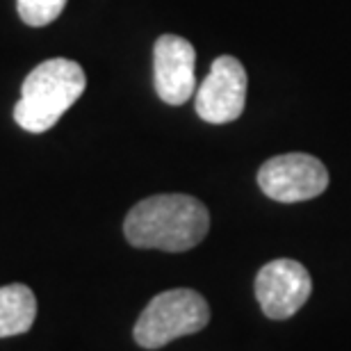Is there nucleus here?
<instances>
[{
    "label": "nucleus",
    "instance_id": "f257e3e1",
    "mask_svg": "<svg viewBox=\"0 0 351 351\" xmlns=\"http://www.w3.org/2000/svg\"><path fill=\"white\" fill-rule=\"evenodd\" d=\"M210 215L199 199L187 194H156L139 201L123 221L132 247L169 254L194 249L208 235Z\"/></svg>",
    "mask_w": 351,
    "mask_h": 351
},
{
    "label": "nucleus",
    "instance_id": "f03ea898",
    "mask_svg": "<svg viewBox=\"0 0 351 351\" xmlns=\"http://www.w3.org/2000/svg\"><path fill=\"white\" fill-rule=\"evenodd\" d=\"M87 87L85 71L78 62L53 58L34 66L23 80L14 119L27 132L51 130L60 117L82 96Z\"/></svg>",
    "mask_w": 351,
    "mask_h": 351
},
{
    "label": "nucleus",
    "instance_id": "7ed1b4c3",
    "mask_svg": "<svg viewBox=\"0 0 351 351\" xmlns=\"http://www.w3.org/2000/svg\"><path fill=\"white\" fill-rule=\"evenodd\" d=\"M210 322V306L199 292L178 287L160 292L144 308L135 324V342L144 349H160L182 335L199 333Z\"/></svg>",
    "mask_w": 351,
    "mask_h": 351
},
{
    "label": "nucleus",
    "instance_id": "20e7f679",
    "mask_svg": "<svg viewBox=\"0 0 351 351\" xmlns=\"http://www.w3.org/2000/svg\"><path fill=\"white\" fill-rule=\"evenodd\" d=\"M258 185L278 203H299L319 196L328 187V171L317 158L306 153L276 156L261 167Z\"/></svg>",
    "mask_w": 351,
    "mask_h": 351
},
{
    "label": "nucleus",
    "instance_id": "39448f33",
    "mask_svg": "<svg viewBox=\"0 0 351 351\" xmlns=\"http://www.w3.org/2000/svg\"><path fill=\"white\" fill-rule=\"evenodd\" d=\"M247 71L242 62L221 55L213 62L208 78L196 89V114L208 123H230L244 112Z\"/></svg>",
    "mask_w": 351,
    "mask_h": 351
},
{
    "label": "nucleus",
    "instance_id": "423d86ee",
    "mask_svg": "<svg viewBox=\"0 0 351 351\" xmlns=\"http://www.w3.org/2000/svg\"><path fill=\"white\" fill-rule=\"evenodd\" d=\"M313 292L311 274L290 258L267 263L256 276V299L269 319H287L301 311Z\"/></svg>",
    "mask_w": 351,
    "mask_h": 351
},
{
    "label": "nucleus",
    "instance_id": "0eeeda50",
    "mask_svg": "<svg viewBox=\"0 0 351 351\" xmlns=\"http://www.w3.org/2000/svg\"><path fill=\"white\" fill-rule=\"evenodd\" d=\"M196 51L178 34H162L153 48V80L167 105H182L196 89Z\"/></svg>",
    "mask_w": 351,
    "mask_h": 351
},
{
    "label": "nucleus",
    "instance_id": "6e6552de",
    "mask_svg": "<svg viewBox=\"0 0 351 351\" xmlns=\"http://www.w3.org/2000/svg\"><path fill=\"white\" fill-rule=\"evenodd\" d=\"M37 319V297L27 285L12 283L0 287V338L30 331Z\"/></svg>",
    "mask_w": 351,
    "mask_h": 351
},
{
    "label": "nucleus",
    "instance_id": "1a4fd4ad",
    "mask_svg": "<svg viewBox=\"0 0 351 351\" xmlns=\"http://www.w3.org/2000/svg\"><path fill=\"white\" fill-rule=\"evenodd\" d=\"M19 16L23 23L32 27H41L53 23L66 7V0H16Z\"/></svg>",
    "mask_w": 351,
    "mask_h": 351
}]
</instances>
